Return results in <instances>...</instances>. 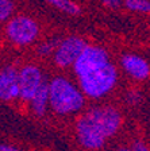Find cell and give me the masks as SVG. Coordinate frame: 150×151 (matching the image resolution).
Segmentation results:
<instances>
[{
	"label": "cell",
	"instance_id": "cell-1",
	"mask_svg": "<svg viewBox=\"0 0 150 151\" xmlns=\"http://www.w3.org/2000/svg\"><path fill=\"white\" fill-rule=\"evenodd\" d=\"M120 126V115L111 107L95 108L80 117L77 135L87 148H100L108 136L114 135Z\"/></svg>",
	"mask_w": 150,
	"mask_h": 151
},
{
	"label": "cell",
	"instance_id": "cell-2",
	"mask_svg": "<svg viewBox=\"0 0 150 151\" xmlns=\"http://www.w3.org/2000/svg\"><path fill=\"white\" fill-rule=\"evenodd\" d=\"M50 104L58 113H72L78 111L84 104L81 92L76 89L64 77H57L49 84Z\"/></svg>",
	"mask_w": 150,
	"mask_h": 151
},
{
	"label": "cell",
	"instance_id": "cell-3",
	"mask_svg": "<svg viewBox=\"0 0 150 151\" xmlns=\"http://www.w3.org/2000/svg\"><path fill=\"white\" fill-rule=\"evenodd\" d=\"M80 86L89 97H100L111 91L116 82V70L109 62L78 76Z\"/></svg>",
	"mask_w": 150,
	"mask_h": 151
},
{
	"label": "cell",
	"instance_id": "cell-4",
	"mask_svg": "<svg viewBox=\"0 0 150 151\" xmlns=\"http://www.w3.org/2000/svg\"><path fill=\"white\" fill-rule=\"evenodd\" d=\"M7 35L16 45H28L38 35V24L27 16H16L7 26Z\"/></svg>",
	"mask_w": 150,
	"mask_h": 151
},
{
	"label": "cell",
	"instance_id": "cell-5",
	"mask_svg": "<svg viewBox=\"0 0 150 151\" xmlns=\"http://www.w3.org/2000/svg\"><path fill=\"white\" fill-rule=\"evenodd\" d=\"M107 62H109V61L106 50L97 46H87L77 58V61L75 62L73 68H75L76 74L81 76L84 73H88L93 69L100 68V66L106 65Z\"/></svg>",
	"mask_w": 150,
	"mask_h": 151
},
{
	"label": "cell",
	"instance_id": "cell-6",
	"mask_svg": "<svg viewBox=\"0 0 150 151\" xmlns=\"http://www.w3.org/2000/svg\"><path fill=\"white\" fill-rule=\"evenodd\" d=\"M85 47H87L85 42L83 39H80V38L77 37L66 38L57 47L56 54H54L56 63L62 66V68L69 65H75V62L77 61L80 54L84 51Z\"/></svg>",
	"mask_w": 150,
	"mask_h": 151
},
{
	"label": "cell",
	"instance_id": "cell-7",
	"mask_svg": "<svg viewBox=\"0 0 150 151\" xmlns=\"http://www.w3.org/2000/svg\"><path fill=\"white\" fill-rule=\"evenodd\" d=\"M42 73L37 66H26L19 73V88L20 97L25 100H31L38 88L42 85Z\"/></svg>",
	"mask_w": 150,
	"mask_h": 151
},
{
	"label": "cell",
	"instance_id": "cell-8",
	"mask_svg": "<svg viewBox=\"0 0 150 151\" xmlns=\"http://www.w3.org/2000/svg\"><path fill=\"white\" fill-rule=\"evenodd\" d=\"M20 96L19 73L12 68H6L0 74V97L3 100H12Z\"/></svg>",
	"mask_w": 150,
	"mask_h": 151
},
{
	"label": "cell",
	"instance_id": "cell-9",
	"mask_svg": "<svg viewBox=\"0 0 150 151\" xmlns=\"http://www.w3.org/2000/svg\"><path fill=\"white\" fill-rule=\"evenodd\" d=\"M122 65L127 73L138 80L146 78L150 73V68L145 60L138 55H125L122 60Z\"/></svg>",
	"mask_w": 150,
	"mask_h": 151
},
{
	"label": "cell",
	"instance_id": "cell-10",
	"mask_svg": "<svg viewBox=\"0 0 150 151\" xmlns=\"http://www.w3.org/2000/svg\"><path fill=\"white\" fill-rule=\"evenodd\" d=\"M47 103H50V88L47 84L42 82V85L31 99V107L37 115H42L46 111Z\"/></svg>",
	"mask_w": 150,
	"mask_h": 151
},
{
	"label": "cell",
	"instance_id": "cell-11",
	"mask_svg": "<svg viewBox=\"0 0 150 151\" xmlns=\"http://www.w3.org/2000/svg\"><path fill=\"white\" fill-rule=\"evenodd\" d=\"M46 1L66 14H70V15L80 14V7L72 0H46Z\"/></svg>",
	"mask_w": 150,
	"mask_h": 151
},
{
	"label": "cell",
	"instance_id": "cell-12",
	"mask_svg": "<svg viewBox=\"0 0 150 151\" xmlns=\"http://www.w3.org/2000/svg\"><path fill=\"white\" fill-rule=\"evenodd\" d=\"M126 7L138 12H150V1L149 0H126Z\"/></svg>",
	"mask_w": 150,
	"mask_h": 151
},
{
	"label": "cell",
	"instance_id": "cell-13",
	"mask_svg": "<svg viewBox=\"0 0 150 151\" xmlns=\"http://www.w3.org/2000/svg\"><path fill=\"white\" fill-rule=\"evenodd\" d=\"M14 11V3L11 0H0V19L7 20Z\"/></svg>",
	"mask_w": 150,
	"mask_h": 151
},
{
	"label": "cell",
	"instance_id": "cell-14",
	"mask_svg": "<svg viewBox=\"0 0 150 151\" xmlns=\"http://www.w3.org/2000/svg\"><path fill=\"white\" fill-rule=\"evenodd\" d=\"M57 42L56 41H49V42H45V43H42L41 46L38 47V53L43 54V55H47V54L51 53V50H53L54 47H56Z\"/></svg>",
	"mask_w": 150,
	"mask_h": 151
},
{
	"label": "cell",
	"instance_id": "cell-15",
	"mask_svg": "<svg viewBox=\"0 0 150 151\" xmlns=\"http://www.w3.org/2000/svg\"><path fill=\"white\" fill-rule=\"evenodd\" d=\"M122 3V0H103V4L108 8H118Z\"/></svg>",
	"mask_w": 150,
	"mask_h": 151
},
{
	"label": "cell",
	"instance_id": "cell-16",
	"mask_svg": "<svg viewBox=\"0 0 150 151\" xmlns=\"http://www.w3.org/2000/svg\"><path fill=\"white\" fill-rule=\"evenodd\" d=\"M133 151H149V148H147L146 146H143L142 143H135L134 150Z\"/></svg>",
	"mask_w": 150,
	"mask_h": 151
},
{
	"label": "cell",
	"instance_id": "cell-17",
	"mask_svg": "<svg viewBox=\"0 0 150 151\" xmlns=\"http://www.w3.org/2000/svg\"><path fill=\"white\" fill-rule=\"evenodd\" d=\"M0 150H1V151H18V150H15L14 147H9V146H6V145L0 146Z\"/></svg>",
	"mask_w": 150,
	"mask_h": 151
},
{
	"label": "cell",
	"instance_id": "cell-18",
	"mask_svg": "<svg viewBox=\"0 0 150 151\" xmlns=\"http://www.w3.org/2000/svg\"><path fill=\"white\" fill-rule=\"evenodd\" d=\"M120 151H128V150H120Z\"/></svg>",
	"mask_w": 150,
	"mask_h": 151
}]
</instances>
